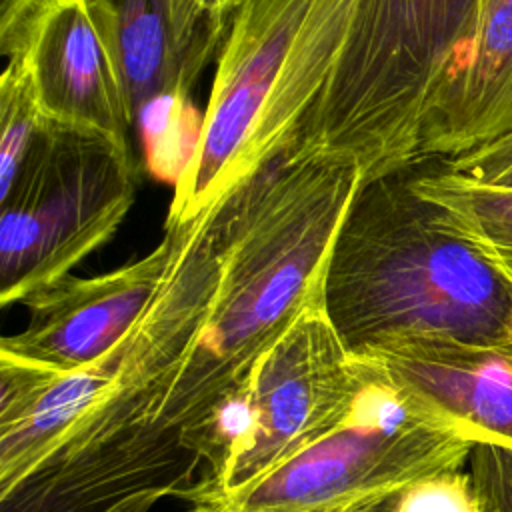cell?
<instances>
[{
	"label": "cell",
	"mask_w": 512,
	"mask_h": 512,
	"mask_svg": "<svg viewBox=\"0 0 512 512\" xmlns=\"http://www.w3.org/2000/svg\"><path fill=\"white\" fill-rule=\"evenodd\" d=\"M364 358L466 438L512 448V344L396 340Z\"/></svg>",
	"instance_id": "obj_10"
},
{
	"label": "cell",
	"mask_w": 512,
	"mask_h": 512,
	"mask_svg": "<svg viewBox=\"0 0 512 512\" xmlns=\"http://www.w3.org/2000/svg\"><path fill=\"white\" fill-rule=\"evenodd\" d=\"M366 502H368V500H366ZM360 504H364V502H360ZM360 504L342 506V508H330V510H320V512H354ZM190 512H214V510H212V508H208V506H202V504H194V508H192Z\"/></svg>",
	"instance_id": "obj_23"
},
{
	"label": "cell",
	"mask_w": 512,
	"mask_h": 512,
	"mask_svg": "<svg viewBox=\"0 0 512 512\" xmlns=\"http://www.w3.org/2000/svg\"><path fill=\"white\" fill-rule=\"evenodd\" d=\"M400 492H392L374 500H368L364 504H360L354 512H398V502H400Z\"/></svg>",
	"instance_id": "obj_22"
},
{
	"label": "cell",
	"mask_w": 512,
	"mask_h": 512,
	"mask_svg": "<svg viewBox=\"0 0 512 512\" xmlns=\"http://www.w3.org/2000/svg\"><path fill=\"white\" fill-rule=\"evenodd\" d=\"M122 344L90 368L58 372L32 410L10 430L0 432V492L30 474L116 384Z\"/></svg>",
	"instance_id": "obj_13"
},
{
	"label": "cell",
	"mask_w": 512,
	"mask_h": 512,
	"mask_svg": "<svg viewBox=\"0 0 512 512\" xmlns=\"http://www.w3.org/2000/svg\"><path fill=\"white\" fill-rule=\"evenodd\" d=\"M398 512H478L468 472L442 470L402 488Z\"/></svg>",
	"instance_id": "obj_16"
},
{
	"label": "cell",
	"mask_w": 512,
	"mask_h": 512,
	"mask_svg": "<svg viewBox=\"0 0 512 512\" xmlns=\"http://www.w3.org/2000/svg\"><path fill=\"white\" fill-rule=\"evenodd\" d=\"M42 122L44 114L22 58H6L0 78V192L16 178Z\"/></svg>",
	"instance_id": "obj_15"
},
{
	"label": "cell",
	"mask_w": 512,
	"mask_h": 512,
	"mask_svg": "<svg viewBox=\"0 0 512 512\" xmlns=\"http://www.w3.org/2000/svg\"><path fill=\"white\" fill-rule=\"evenodd\" d=\"M14 56L30 74L44 118L94 130L130 148L136 116L94 0H48Z\"/></svg>",
	"instance_id": "obj_9"
},
{
	"label": "cell",
	"mask_w": 512,
	"mask_h": 512,
	"mask_svg": "<svg viewBox=\"0 0 512 512\" xmlns=\"http://www.w3.org/2000/svg\"><path fill=\"white\" fill-rule=\"evenodd\" d=\"M364 360V358H362ZM370 384L350 418L214 512H320L374 500L462 468L474 442L370 360Z\"/></svg>",
	"instance_id": "obj_6"
},
{
	"label": "cell",
	"mask_w": 512,
	"mask_h": 512,
	"mask_svg": "<svg viewBox=\"0 0 512 512\" xmlns=\"http://www.w3.org/2000/svg\"><path fill=\"white\" fill-rule=\"evenodd\" d=\"M360 182L356 166L290 150L238 182L240 216L208 318L160 414L190 452L216 410L248 386L260 356L320 296Z\"/></svg>",
	"instance_id": "obj_1"
},
{
	"label": "cell",
	"mask_w": 512,
	"mask_h": 512,
	"mask_svg": "<svg viewBox=\"0 0 512 512\" xmlns=\"http://www.w3.org/2000/svg\"><path fill=\"white\" fill-rule=\"evenodd\" d=\"M512 132V0H484L440 82L420 132L418 166L462 156Z\"/></svg>",
	"instance_id": "obj_11"
},
{
	"label": "cell",
	"mask_w": 512,
	"mask_h": 512,
	"mask_svg": "<svg viewBox=\"0 0 512 512\" xmlns=\"http://www.w3.org/2000/svg\"><path fill=\"white\" fill-rule=\"evenodd\" d=\"M362 180L336 234L322 306L352 356L396 340L512 344V274L412 186Z\"/></svg>",
	"instance_id": "obj_2"
},
{
	"label": "cell",
	"mask_w": 512,
	"mask_h": 512,
	"mask_svg": "<svg viewBox=\"0 0 512 512\" xmlns=\"http://www.w3.org/2000/svg\"><path fill=\"white\" fill-rule=\"evenodd\" d=\"M132 100L134 116L186 102L226 30L200 0H94Z\"/></svg>",
	"instance_id": "obj_12"
},
{
	"label": "cell",
	"mask_w": 512,
	"mask_h": 512,
	"mask_svg": "<svg viewBox=\"0 0 512 512\" xmlns=\"http://www.w3.org/2000/svg\"><path fill=\"white\" fill-rule=\"evenodd\" d=\"M174 250L164 228L160 244L144 258L112 272L72 274L36 290L22 304L26 326L0 340V354L58 372L90 368L114 352L152 306Z\"/></svg>",
	"instance_id": "obj_8"
},
{
	"label": "cell",
	"mask_w": 512,
	"mask_h": 512,
	"mask_svg": "<svg viewBox=\"0 0 512 512\" xmlns=\"http://www.w3.org/2000/svg\"><path fill=\"white\" fill-rule=\"evenodd\" d=\"M48 0H0V50L6 58L18 54L30 26Z\"/></svg>",
	"instance_id": "obj_20"
},
{
	"label": "cell",
	"mask_w": 512,
	"mask_h": 512,
	"mask_svg": "<svg viewBox=\"0 0 512 512\" xmlns=\"http://www.w3.org/2000/svg\"><path fill=\"white\" fill-rule=\"evenodd\" d=\"M368 384L370 366L346 350L320 292L254 364L244 434L222 468L198 480L186 498L216 504L242 492L342 426Z\"/></svg>",
	"instance_id": "obj_7"
},
{
	"label": "cell",
	"mask_w": 512,
	"mask_h": 512,
	"mask_svg": "<svg viewBox=\"0 0 512 512\" xmlns=\"http://www.w3.org/2000/svg\"><path fill=\"white\" fill-rule=\"evenodd\" d=\"M56 376L58 370L0 354V432L16 426Z\"/></svg>",
	"instance_id": "obj_17"
},
{
	"label": "cell",
	"mask_w": 512,
	"mask_h": 512,
	"mask_svg": "<svg viewBox=\"0 0 512 512\" xmlns=\"http://www.w3.org/2000/svg\"><path fill=\"white\" fill-rule=\"evenodd\" d=\"M358 0H240L208 106L182 164L166 224H182L292 148L348 32Z\"/></svg>",
	"instance_id": "obj_3"
},
{
	"label": "cell",
	"mask_w": 512,
	"mask_h": 512,
	"mask_svg": "<svg viewBox=\"0 0 512 512\" xmlns=\"http://www.w3.org/2000/svg\"><path fill=\"white\" fill-rule=\"evenodd\" d=\"M136 196L130 148L44 118L0 192V304L24 302L106 244Z\"/></svg>",
	"instance_id": "obj_5"
},
{
	"label": "cell",
	"mask_w": 512,
	"mask_h": 512,
	"mask_svg": "<svg viewBox=\"0 0 512 512\" xmlns=\"http://www.w3.org/2000/svg\"><path fill=\"white\" fill-rule=\"evenodd\" d=\"M484 0H358L336 62L290 148L362 180L418 166L430 102Z\"/></svg>",
	"instance_id": "obj_4"
},
{
	"label": "cell",
	"mask_w": 512,
	"mask_h": 512,
	"mask_svg": "<svg viewBox=\"0 0 512 512\" xmlns=\"http://www.w3.org/2000/svg\"><path fill=\"white\" fill-rule=\"evenodd\" d=\"M440 164L478 182L512 186V132L488 146L440 160Z\"/></svg>",
	"instance_id": "obj_19"
},
{
	"label": "cell",
	"mask_w": 512,
	"mask_h": 512,
	"mask_svg": "<svg viewBox=\"0 0 512 512\" xmlns=\"http://www.w3.org/2000/svg\"><path fill=\"white\" fill-rule=\"evenodd\" d=\"M238 2L240 0H200L204 12L224 30H228Z\"/></svg>",
	"instance_id": "obj_21"
},
{
	"label": "cell",
	"mask_w": 512,
	"mask_h": 512,
	"mask_svg": "<svg viewBox=\"0 0 512 512\" xmlns=\"http://www.w3.org/2000/svg\"><path fill=\"white\" fill-rule=\"evenodd\" d=\"M466 464L478 512H512V448L476 442Z\"/></svg>",
	"instance_id": "obj_18"
},
{
	"label": "cell",
	"mask_w": 512,
	"mask_h": 512,
	"mask_svg": "<svg viewBox=\"0 0 512 512\" xmlns=\"http://www.w3.org/2000/svg\"><path fill=\"white\" fill-rule=\"evenodd\" d=\"M412 186L512 274V186L478 182L440 162L414 166Z\"/></svg>",
	"instance_id": "obj_14"
}]
</instances>
